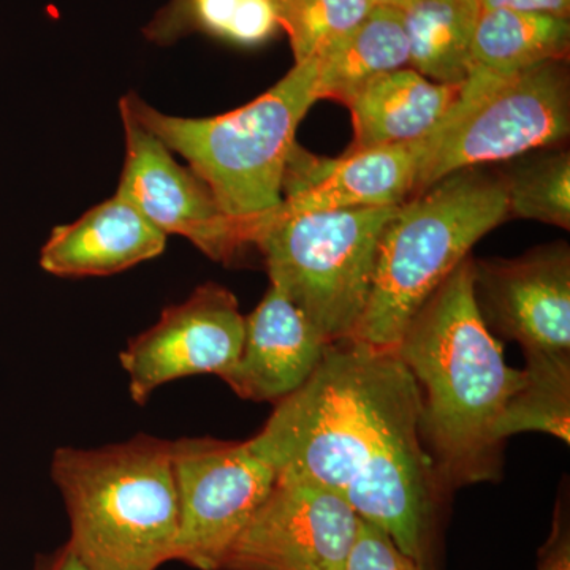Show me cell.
I'll list each match as a JSON object with an SVG mask.
<instances>
[{"label":"cell","mask_w":570,"mask_h":570,"mask_svg":"<svg viewBox=\"0 0 570 570\" xmlns=\"http://www.w3.org/2000/svg\"><path fill=\"white\" fill-rule=\"evenodd\" d=\"M538 570H570L569 517L562 505H558L553 530L540 550Z\"/></svg>","instance_id":"26"},{"label":"cell","mask_w":570,"mask_h":570,"mask_svg":"<svg viewBox=\"0 0 570 570\" xmlns=\"http://www.w3.org/2000/svg\"><path fill=\"white\" fill-rule=\"evenodd\" d=\"M360 523L343 494L276 480L220 570H344Z\"/></svg>","instance_id":"9"},{"label":"cell","mask_w":570,"mask_h":570,"mask_svg":"<svg viewBox=\"0 0 570 570\" xmlns=\"http://www.w3.org/2000/svg\"><path fill=\"white\" fill-rule=\"evenodd\" d=\"M570 129L564 61L547 62L502 82L461 112H448L426 138L415 193L478 165L502 163L564 140Z\"/></svg>","instance_id":"7"},{"label":"cell","mask_w":570,"mask_h":570,"mask_svg":"<svg viewBox=\"0 0 570 570\" xmlns=\"http://www.w3.org/2000/svg\"><path fill=\"white\" fill-rule=\"evenodd\" d=\"M330 341L275 285L245 317L242 354L223 381L250 401H281L314 373Z\"/></svg>","instance_id":"15"},{"label":"cell","mask_w":570,"mask_h":570,"mask_svg":"<svg viewBox=\"0 0 570 570\" xmlns=\"http://www.w3.org/2000/svg\"><path fill=\"white\" fill-rule=\"evenodd\" d=\"M51 475L69 515V546L86 568L157 570L176 561L171 442L140 434L99 449L61 448Z\"/></svg>","instance_id":"4"},{"label":"cell","mask_w":570,"mask_h":570,"mask_svg":"<svg viewBox=\"0 0 570 570\" xmlns=\"http://www.w3.org/2000/svg\"><path fill=\"white\" fill-rule=\"evenodd\" d=\"M277 9L298 63L317 58L343 40L376 6L373 0H281Z\"/></svg>","instance_id":"23"},{"label":"cell","mask_w":570,"mask_h":570,"mask_svg":"<svg viewBox=\"0 0 570 570\" xmlns=\"http://www.w3.org/2000/svg\"><path fill=\"white\" fill-rule=\"evenodd\" d=\"M36 570H89L86 568L85 562L77 557L69 542L62 546L61 549L55 551V553L48 554V557L41 558L37 562Z\"/></svg>","instance_id":"28"},{"label":"cell","mask_w":570,"mask_h":570,"mask_svg":"<svg viewBox=\"0 0 570 570\" xmlns=\"http://www.w3.org/2000/svg\"><path fill=\"white\" fill-rule=\"evenodd\" d=\"M317 97V59L295 63L264 96L213 118L165 115L129 92L119 107L178 153L242 232L245 246L283 202L288 157Z\"/></svg>","instance_id":"3"},{"label":"cell","mask_w":570,"mask_h":570,"mask_svg":"<svg viewBox=\"0 0 570 570\" xmlns=\"http://www.w3.org/2000/svg\"><path fill=\"white\" fill-rule=\"evenodd\" d=\"M165 245L167 235L115 194L75 223L52 228L40 265L56 276H110L159 257Z\"/></svg>","instance_id":"16"},{"label":"cell","mask_w":570,"mask_h":570,"mask_svg":"<svg viewBox=\"0 0 570 570\" xmlns=\"http://www.w3.org/2000/svg\"><path fill=\"white\" fill-rule=\"evenodd\" d=\"M181 2V0H170V6H175V3Z\"/></svg>","instance_id":"30"},{"label":"cell","mask_w":570,"mask_h":570,"mask_svg":"<svg viewBox=\"0 0 570 570\" xmlns=\"http://www.w3.org/2000/svg\"><path fill=\"white\" fill-rule=\"evenodd\" d=\"M460 88L428 80L411 67L371 78L346 102L354 122L348 151L430 137L459 99Z\"/></svg>","instance_id":"17"},{"label":"cell","mask_w":570,"mask_h":570,"mask_svg":"<svg viewBox=\"0 0 570 570\" xmlns=\"http://www.w3.org/2000/svg\"><path fill=\"white\" fill-rule=\"evenodd\" d=\"M376 7H393V9H403L409 0H373Z\"/></svg>","instance_id":"29"},{"label":"cell","mask_w":570,"mask_h":570,"mask_svg":"<svg viewBox=\"0 0 570 570\" xmlns=\"http://www.w3.org/2000/svg\"><path fill=\"white\" fill-rule=\"evenodd\" d=\"M395 352L422 393L419 431L444 491L499 478L497 425L527 381L480 313L474 261L463 262L409 322Z\"/></svg>","instance_id":"1"},{"label":"cell","mask_w":570,"mask_h":570,"mask_svg":"<svg viewBox=\"0 0 570 570\" xmlns=\"http://www.w3.org/2000/svg\"><path fill=\"white\" fill-rule=\"evenodd\" d=\"M420 414L393 428L343 497L360 519L387 532L422 570H436L441 485L423 448Z\"/></svg>","instance_id":"11"},{"label":"cell","mask_w":570,"mask_h":570,"mask_svg":"<svg viewBox=\"0 0 570 570\" xmlns=\"http://www.w3.org/2000/svg\"><path fill=\"white\" fill-rule=\"evenodd\" d=\"M527 381L512 396L497 425L504 442L512 434L539 431L570 442V352L524 354Z\"/></svg>","instance_id":"22"},{"label":"cell","mask_w":570,"mask_h":570,"mask_svg":"<svg viewBox=\"0 0 570 570\" xmlns=\"http://www.w3.org/2000/svg\"><path fill=\"white\" fill-rule=\"evenodd\" d=\"M281 0H276L277 6H279Z\"/></svg>","instance_id":"31"},{"label":"cell","mask_w":570,"mask_h":570,"mask_svg":"<svg viewBox=\"0 0 570 570\" xmlns=\"http://www.w3.org/2000/svg\"><path fill=\"white\" fill-rule=\"evenodd\" d=\"M179 534L176 561L220 570L235 540L276 483L275 469L249 441L171 442Z\"/></svg>","instance_id":"8"},{"label":"cell","mask_w":570,"mask_h":570,"mask_svg":"<svg viewBox=\"0 0 570 570\" xmlns=\"http://www.w3.org/2000/svg\"><path fill=\"white\" fill-rule=\"evenodd\" d=\"M428 153L426 138L316 157L295 145L276 213L299 214L397 206L415 193Z\"/></svg>","instance_id":"14"},{"label":"cell","mask_w":570,"mask_h":570,"mask_svg":"<svg viewBox=\"0 0 570 570\" xmlns=\"http://www.w3.org/2000/svg\"><path fill=\"white\" fill-rule=\"evenodd\" d=\"M245 316L223 285L195 288L186 302L165 307L159 321L134 337L119 360L130 396L145 404L157 389L195 374L223 377L242 354Z\"/></svg>","instance_id":"10"},{"label":"cell","mask_w":570,"mask_h":570,"mask_svg":"<svg viewBox=\"0 0 570 570\" xmlns=\"http://www.w3.org/2000/svg\"><path fill=\"white\" fill-rule=\"evenodd\" d=\"M279 24L276 0H181L167 7L146 29L157 43H171L184 33L202 31L209 36L255 47L275 36Z\"/></svg>","instance_id":"21"},{"label":"cell","mask_w":570,"mask_h":570,"mask_svg":"<svg viewBox=\"0 0 570 570\" xmlns=\"http://www.w3.org/2000/svg\"><path fill=\"white\" fill-rule=\"evenodd\" d=\"M570 24L566 18L513 10H482L469 56L464 102L474 104L502 82L542 66L566 61Z\"/></svg>","instance_id":"18"},{"label":"cell","mask_w":570,"mask_h":570,"mask_svg":"<svg viewBox=\"0 0 570 570\" xmlns=\"http://www.w3.org/2000/svg\"><path fill=\"white\" fill-rule=\"evenodd\" d=\"M509 214L570 227V154L539 157L504 178Z\"/></svg>","instance_id":"24"},{"label":"cell","mask_w":570,"mask_h":570,"mask_svg":"<svg viewBox=\"0 0 570 570\" xmlns=\"http://www.w3.org/2000/svg\"><path fill=\"white\" fill-rule=\"evenodd\" d=\"M420 411L417 381L395 348L333 341L249 442L276 480L343 494L390 431Z\"/></svg>","instance_id":"2"},{"label":"cell","mask_w":570,"mask_h":570,"mask_svg":"<svg viewBox=\"0 0 570 570\" xmlns=\"http://www.w3.org/2000/svg\"><path fill=\"white\" fill-rule=\"evenodd\" d=\"M401 13L411 69L441 85H463L482 13L479 0H409Z\"/></svg>","instance_id":"20"},{"label":"cell","mask_w":570,"mask_h":570,"mask_svg":"<svg viewBox=\"0 0 570 570\" xmlns=\"http://www.w3.org/2000/svg\"><path fill=\"white\" fill-rule=\"evenodd\" d=\"M121 111L126 160L116 195L132 204L165 235H181L217 262L246 249L242 232L220 209L208 186L176 163L159 138Z\"/></svg>","instance_id":"12"},{"label":"cell","mask_w":570,"mask_h":570,"mask_svg":"<svg viewBox=\"0 0 570 570\" xmlns=\"http://www.w3.org/2000/svg\"><path fill=\"white\" fill-rule=\"evenodd\" d=\"M482 10H513L569 20L570 0H479Z\"/></svg>","instance_id":"27"},{"label":"cell","mask_w":570,"mask_h":570,"mask_svg":"<svg viewBox=\"0 0 570 570\" xmlns=\"http://www.w3.org/2000/svg\"><path fill=\"white\" fill-rule=\"evenodd\" d=\"M316 59L318 100L346 105L371 78L409 66L403 13L376 7L358 28Z\"/></svg>","instance_id":"19"},{"label":"cell","mask_w":570,"mask_h":570,"mask_svg":"<svg viewBox=\"0 0 570 570\" xmlns=\"http://www.w3.org/2000/svg\"><path fill=\"white\" fill-rule=\"evenodd\" d=\"M344 570H422L417 562L397 549L392 538L362 520L358 534L348 554Z\"/></svg>","instance_id":"25"},{"label":"cell","mask_w":570,"mask_h":570,"mask_svg":"<svg viewBox=\"0 0 570 570\" xmlns=\"http://www.w3.org/2000/svg\"><path fill=\"white\" fill-rule=\"evenodd\" d=\"M397 206L269 214L255 235L269 281L326 341L351 340L365 311L382 234Z\"/></svg>","instance_id":"6"},{"label":"cell","mask_w":570,"mask_h":570,"mask_svg":"<svg viewBox=\"0 0 570 570\" xmlns=\"http://www.w3.org/2000/svg\"><path fill=\"white\" fill-rule=\"evenodd\" d=\"M508 214L504 179L474 168L400 205L382 234L370 298L351 340L395 348L420 307Z\"/></svg>","instance_id":"5"},{"label":"cell","mask_w":570,"mask_h":570,"mask_svg":"<svg viewBox=\"0 0 570 570\" xmlns=\"http://www.w3.org/2000/svg\"><path fill=\"white\" fill-rule=\"evenodd\" d=\"M480 313L524 354L570 352V253L558 243L513 261L474 262Z\"/></svg>","instance_id":"13"}]
</instances>
